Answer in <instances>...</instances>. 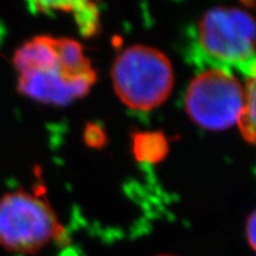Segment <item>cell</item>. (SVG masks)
<instances>
[{
  "label": "cell",
  "mask_w": 256,
  "mask_h": 256,
  "mask_svg": "<svg viewBox=\"0 0 256 256\" xmlns=\"http://www.w3.org/2000/svg\"><path fill=\"white\" fill-rule=\"evenodd\" d=\"M197 49L211 69L256 75V19L238 8L208 11L198 24Z\"/></svg>",
  "instance_id": "6da1fadb"
},
{
  "label": "cell",
  "mask_w": 256,
  "mask_h": 256,
  "mask_svg": "<svg viewBox=\"0 0 256 256\" xmlns=\"http://www.w3.org/2000/svg\"><path fill=\"white\" fill-rule=\"evenodd\" d=\"M96 81L81 44L56 38V57L46 68L18 75V90L46 104H66L86 95Z\"/></svg>",
  "instance_id": "7a4b0ae2"
},
{
  "label": "cell",
  "mask_w": 256,
  "mask_h": 256,
  "mask_svg": "<svg viewBox=\"0 0 256 256\" xmlns=\"http://www.w3.org/2000/svg\"><path fill=\"white\" fill-rule=\"evenodd\" d=\"M112 78L120 100L136 110L158 107L174 87V70L168 57L145 46L124 49L115 60Z\"/></svg>",
  "instance_id": "3957f363"
},
{
  "label": "cell",
  "mask_w": 256,
  "mask_h": 256,
  "mask_svg": "<svg viewBox=\"0 0 256 256\" xmlns=\"http://www.w3.org/2000/svg\"><path fill=\"white\" fill-rule=\"evenodd\" d=\"M63 232L55 211L40 194L17 190L0 198V246L8 252L34 254Z\"/></svg>",
  "instance_id": "277c9868"
},
{
  "label": "cell",
  "mask_w": 256,
  "mask_h": 256,
  "mask_svg": "<svg viewBox=\"0 0 256 256\" xmlns=\"http://www.w3.org/2000/svg\"><path fill=\"white\" fill-rule=\"evenodd\" d=\"M244 90L234 74L208 69L192 80L185 96L190 119L210 130H223L238 121Z\"/></svg>",
  "instance_id": "5b68a950"
},
{
  "label": "cell",
  "mask_w": 256,
  "mask_h": 256,
  "mask_svg": "<svg viewBox=\"0 0 256 256\" xmlns=\"http://www.w3.org/2000/svg\"><path fill=\"white\" fill-rule=\"evenodd\" d=\"M238 128L248 142L256 145V75L247 80L244 106L238 118Z\"/></svg>",
  "instance_id": "8992f818"
},
{
  "label": "cell",
  "mask_w": 256,
  "mask_h": 256,
  "mask_svg": "<svg viewBox=\"0 0 256 256\" xmlns=\"http://www.w3.org/2000/svg\"><path fill=\"white\" fill-rule=\"evenodd\" d=\"M134 152L139 159L146 162H156L168 152V145L162 134L142 133L136 136Z\"/></svg>",
  "instance_id": "52a82bcc"
},
{
  "label": "cell",
  "mask_w": 256,
  "mask_h": 256,
  "mask_svg": "<svg viewBox=\"0 0 256 256\" xmlns=\"http://www.w3.org/2000/svg\"><path fill=\"white\" fill-rule=\"evenodd\" d=\"M247 240L249 246L256 252V210L249 216L247 222Z\"/></svg>",
  "instance_id": "ba28073f"
},
{
  "label": "cell",
  "mask_w": 256,
  "mask_h": 256,
  "mask_svg": "<svg viewBox=\"0 0 256 256\" xmlns=\"http://www.w3.org/2000/svg\"><path fill=\"white\" fill-rule=\"evenodd\" d=\"M162 256H172V255H162Z\"/></svg>",
  "instance_id": "9c48e42d"
}]
</instances>
